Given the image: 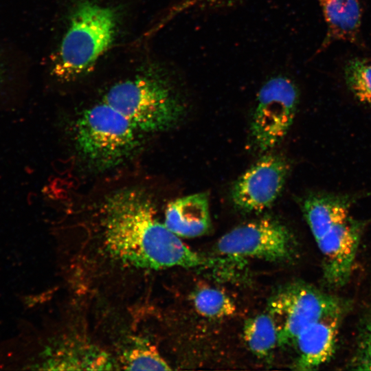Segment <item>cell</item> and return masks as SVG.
Wrapping results in <instances>:
<instances>
[{
	"label": "cell",
	"mask_w": 371,
	"mask_h": 371,
	"mask_svg": "<svg viewBox=\"0 0 371 371\" xmlns=\"http://www.w3.org/2000/svg\"><path fill=\"white\" fill-rule=\"evenodd\" d=\"M102 212L104 250L123 266L159 270L214 263L189 248L159 221L151 199L143 190L126 188L114 192L104 201Z\"/></svg>",
	"instance_id": "1"
},
{
	"label": "cell",
	"mask_w": 371,
	"mask_h": 371,
	"mask_svg": "<svg viewBox=\"0 0 371 371\" xmlns=\"http://www.w3.org/2000/svg\"><path fill=\"white\" fill-rule=\"evenodd\" d=\"M117 23L115 8L89 0L78 2L53 59L52 74L68 82L89 71L113 42Z\"/></svg>",
	"instance_id": "2"
},
{
	"label": "cell",
	"mask_w": 371,
	"mask_h": 371,
	"mask_svg": "<svg viewBox=\"0 0 371 371\" xmlns=\"http://www.w3.org/2000/svg\"><path fill=\"white\" fill-rule=\"evenodd\" d=\"M103 102L123 115L139 133L172 128L184 106L169 78L157 71L113 85Z\"/></svg>",
	"instance_id": "3"
},
{
	"label": "cell",
	"mask_w": 371,
	"mask_h": 371,
	"mask_svg": "<svg viewBox=\"0 0 371 371\" xmlns=\"http://www.w3.org/2000/svg\"><path fill=\"white\" fill-rule=\"evenodd\" d=\"M139 132L117 110L102 102L85 109L77 119V150L91 166L106 170L128 159L139 144Z\"/></svg>",
	"instance_id": "4"
},
{
	"label": "cell",
	"mask_w": 371,
	"mask_h": 371,
	"mask_svg": "<svg viewBox=\"0 0 371 371\" xmlns=\"http://www.w3.org/2000/svg\"><path fill=\"white\" fill-rule=\"evenodd\" d=\"M344 302L312 285L295 282L280 289L270 299L268 313L278 333V345H293L308 325L323 318L343 315Z\"/></svg>",
	"instance_id": "5"
},
{
	"label": "cell",
	"mask_w": 371,
	"mask_h": 371,
	"mask_svg": "<svg viewBox=\"0 0 371 371\" xmlns=\"http://www.w3.org/2000/svg\"><path fill=\"white\" fill-rule=\"evenodd\" d=\"M299 97L297 85L286 75L276 74L264 82L257 95L250 129L258 150H269L283 140L292 125Z\"/></svg>",
	"instance_id": "6"
},
{
	"label": "cell",
	"mask_w": 371,
	"mask_h": 371,
	"mask_svg": "<svg viewBox=\"0 0 371 371\" xmlns=\"http://www.w3.org/2000/svg\"><path fill=\"white\" fill-rule=\"evenodd\" d=\"M215 249L225 258L278 262L293 257L295 244L284 225L265 217L232 229L219 238Z\"/></svg>",
	"instance_id": "7"
},
{
	"label": "cell",
	"mask_w": 371,
	"mask_h": 371,
	"mask_svg": "<svg viewBox=\"0 0 371 371\" xmlns=\"http://www.w3.org/2000/svg\"><path fill=\"white\" fill-rule=\"evenodd\" d=\"M288 172L284 159L277 155L261 157L233 185L234 205L245 212H260L272 205L281 193Z\"/></svg>",
	"instance_id": "8"
},
{
	"label": "cell",
	"mask_w": 371,
	"mask_h": 371,
	"mask_svg": "<svg viewBox=\"0 0 371 371\" xmlns=\"http://www.w3.org/2000/svg\"><path fill=\"white\" fill-rule=\"evenodd\" d=\"M43 369L106 370L115 369V360L106 350L78 335H63L45 350Z\"/></svg>",
	"instance_id": "9"
},
{
	"label": "cell",
	"mask_w": 371,
	"mask_h": 371,
	"mask_svg": "<svg viewBox=\"0 0 371 371\" xmlns=\"http://www.w3.org/2000/svg\"><path fill=\"white\" fill-rule=\"evenodd\" d=\"M343 315L323 318L306 327L296 337L297 357L293 369L313 370L325 364L335 354Z\"/></svg>",
	"instance_id": "10"
},
{
	"label": "cell",
	"mask_w": 371,
	"mask_h": 371,
	"mask_svg": "<svg viewBox=\"0 0 371 371\" xmlns=\"http://www.w3.org/2000/svg\"><path fill=\"white\" fill-rule=\"evenodd\" d=\"M164 223L179 237L194 238L206 234L211 227L207 195L196 193L170 202Z\"/></svg>",
	"instance_id": "11"
},
{
	"label": "cell",
	"mask_w": 371,
	"mask_h": 371,
	"mask_svg": "<svg viewBox=\"0 0 371 371\" xmlns=\"http://www.w3.org/2000/svg\"><path fill=\"white\" fill-rule=\"evenodd\" d=\"M326 25L321 48L335 41H359L362 12L359 0H317Z\"/></svg>",
	"instance_id": "12"
},
{
	"label": "cell",
	"mask_w": 371,
	"mask_h": 371,
	"mask_svg": "<svg viewBox=\"0 0 371 371\" xmlns=\"http://www.w3.org/2000/svg\"><path fill=\"white\" fill-rule=\"evenodd\" d=\"M352 201L348 196L329 194H315L306 197L302 208L312 234L350 216Z\"/></svg>",
	"instance_id": "13"
},
{
	"label": "cell",
	"mask_w": 371,
	"mask_h": 371,
	"mask_svg": "<svg viewBox=\"0 0 371 371\" xmlns=\"http://www.w3.org/2000/svg\"><path fill=\"white\" fill-rule=\"evenodd\" d=\"M118 355L116 365L127 370H168L171 368L146 338L128 337Z\"/></svg>",
	"instance_id": "14"
},
{
	"label": "cell",
	"mask_w": 371,
	"mask_h": 371,
	"mask_svg": "<svg viewBox=\"0 0 371 371\" xmlns=\"http://www.w3.org/2000/svg\"><path fill=\"white\" fill-rule=\"evenodd\" d=\"M243 335L250 350L261 359L270 356L278 345V330L269 313L258 315L246 320Z\"/></svg>",
	"instance_id": "15"
},
{
	"label": "cell",
	"mask_w": 371,
	"mask_h": 371,
	"mask_svg": "<svg viewBox=\"0 0 371 371\" xmlns=\"http://www.w3.org/2000/svg\"><path fill=\"white\" fill-rule=\"evenodd\" d=\"M192 301L196 311L206 317H227L232 316L236 310L233 300L216 288L205 286L196 289L192 294Z\"/></svg>",
	"instance_id": "16"
},
{
	"label": "cell",
	"mask_w": 371,
	"mask_h": 371,
	"mask_svg": "<svg viewBox=\"0 0 371 371\" xmlns=\"http://www.w3.org/2000/svg\"><path fill=\"white\" fill-rule=\"evenodd\" d=\"M344 76L353 95L360 102L371 106V62L350 60L345 67Z\"/></svg>",
	"instance_id": "17"
},
{
	"label": "cell",
	"mask_w": 371,
	"mask_h": 371,
	"mask_svg": "<svg viewBox=\"0 0 371 371\" xmlns=\"http://www.w3.org/2000/svg\"><path fill=\"white\" fill-rule=\"evenodd\" d=\"M350 366L355 370H371V313L361 325Z\"/></svg>",
	"instance_id": "18"
},
{
	"label": "cell",
	"mask_w": 371,
	"mask_h": 371,
	"mask_svg": "<svg viewBox=\"0 0 371 371\" xmlns=\"http://www.w3.org/2000/svg\"><path fill=\"white\" fill-rule=\"evenodd\" d=\"M246 0H183L181 8L199 11H220L235 8Z\"/></svg>",
	"instance_id": "19"
},
{
	"label": "cell",
	"mask_w": 371,
	"mask_h": 371,
	"mask_svg": "<svg viewBox=\"0 0 371 371\" xmlns=\"http://www.w3.org/2000/svg\"><path fill=\"white\" fill-rule=\"evenodd\" d=\"M5 71H6V68H5V64L2 61V60L0 58V86L1 85L2 82H3L5 79Z\"/></svg>",
	"instance_id": "20"
}]
</instances>
